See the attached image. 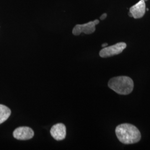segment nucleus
Listing matches in <instances>:
<instances>
[{
	"mask_svg": "<svg viewBox=\"0 0 150 150\" xmlns=\"http://www.w3.org/2000/svg\"><path fill=\"white\" fill-rule=\"evenodd\" d=\"M11 114V110L5 105L0 104V125L5 122Z\"/></svg>",
	"mask_w": 150,
	"mask_h": 150,
	"instance_id": "nucleus-8",
	"label": "nucleus"
},
{
	"mask_svg": "<svg viewBox=\"0 0 150 150\" xmlns=\"http://www.w3.org/2000/svg\"><path fill=\"white\" fill-rule=\"evenodd\" d=\"M100 23L98 20H95L82 25H76L72 30V34L75 36H79L81 33L87 35L92 34L96 30V26Z\"/></svg>",
	"mask_w": 150,
	"mask_h": 150,
	"instance_id": "nucleus-4",
	"label": "nucleus"
},
{
	"mask_svg": "<svg viewBox=\"0 0 150 150\" xmlns=\"http://www.w3.org/2000/svg\"><path fill=\"white\" fill-rule=\"evenodd\" d=\"M51 136L56 141H61L66 138V128L64 124L57 123L54 125L50 129Z\"/></svg>",
	"mask_w": 150,
	"mask_h": 150,
	"instance_id": "nucleus-6",
	"label": "nucleus"
},
{
	"mask_svg": "<svg viewBox=\"0 0 150 150\" xmlns=\"http://www.w3.org/2000/svg\"><path fill=\"white\" fill-rule=\"evenodd\" d=\"M126 43L121 42L116 43L112 46L103 47L100 51V56L102 58H106L117 55L121 54L126 48Z\"/></svg>",
	"mask_w": 150,
	"mask_h": 150,
	"instance_id": "nucleus-3",
	"label": "nucleus"
},
{
	"mask_svg": "<svg viewBox=\"0 0 150 150\" xmlns=\"http://www.w3.org/2000/svg\"><path fill=\"white\" fill-rule=\"evenodd\" d=\"M13 137L18 140H28L34 136V132L32 129L27 126L19 127L13 132Z\"/></svg>",
	"mask_w": 150,
	"mask_h": 150,
	"instance_id": "nucleus-5",
	"label": "nucleus"
},
{
	"mask_svg": "<svg viewBox=\"0 0 150 150\" xmlns=\"http://www.w3.org/2000/svg\"><path fill=\"white\" fill-rule=\"evenodd\" d=\"M108 86L119 95H126L132 92L134 89V81L127 76H118L111 79Z\"/></svg>",
	"mask_w": 150,
	"mask_h": 150,
	"instance_id": "nucleus-2",
	"label": "nucleus"
},
{
	"mask_svg": "<svg viewBox=\"0 0 150 150\" xmlns=\"http://www.w3.org/2000/svg\"><path fill=\"white\" fill-rule=\"evenodd\" d=\"M107 13H103V14H102L101 16H100V20H105L106 17H107Z\"/></svg>",
	"mask_w": 150,
	"mask_h": 150,
	"instance_id": "nucleus-9",
	"label": "nucleus"
},
{
	"mask_svg": "<svg viewBox=\"0 0 150 150\" xmlns=\"http://www.w3.org/2000/svg\"><path fill=\"white\" fill-rule=\"evenodd\" d=\"M144 1H145V2H146V1H147L148 0H144Z\"/></svg>",
	"mask_w": 150,
	"mask_h": 150,
	"instance_id": "nucleus-11",
	"label": "nucleus"
},
{
	"mask_svg": "<svg viewBox=\"0 0 150 150\" xmlns=\"http://www.w3.org/2000/svg\"><path fill=\"white\" fill-rule=\"evenodd\" d=\"M115 132L118 140L126 145L137 143L141 138L139 129L129 123L119 125L116 128Z\"/></svg>",
	"mask_w": 150,
	"mask_h": 150,
	"instance_id": "nucleus-1",
	"label": "nucleus"
},
{
	"mask_svg": "<svg viewBox=\"0 0 150 150\" xmlns=\"http://www.w3.org/2000/svg\"><path fill=\"white\" fill-rule=\"evenodd\" d=\"M107 45H108V44L107 43H103L102 45V47H105L107 46Z\"/></svg>",
	"mask_w": 150,
	"mask_h": 150,
	"instance_id": "nucleus-10",
	"label": "nucleus"
},
{
	"mask_svg": "<svg viewBox=\"0 0 150 150\" xmlns=\"http://www.w3.org/2000/svg\"><path fill=\"white\" fill-rule=\"evenodd\" d=\"M129 12L131 13L132 17L134 19L141 18L144 16L146 12V4L144 0H140L139 2L132 6Z\"/></svg>",
	"mask_w": 150,
	"mask_h": 150,
	"instance_id": "nucleus-7",
	"label": "nucleus"
}]
</instances>
